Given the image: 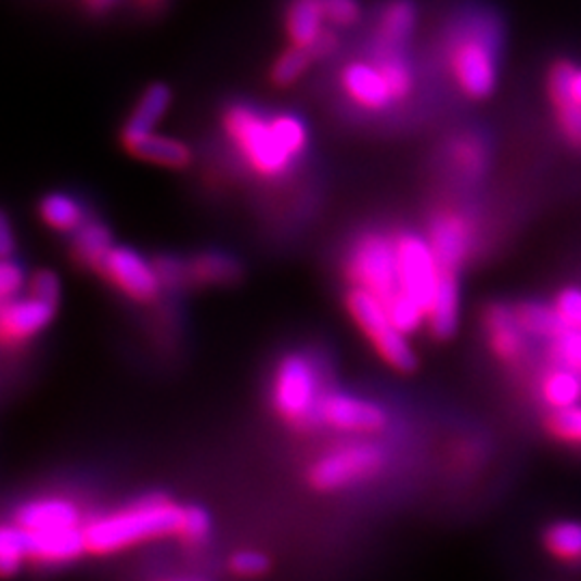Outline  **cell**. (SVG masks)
Segmentation results:
<instances>
[{
    "mask_svg": "<svg viewBox=\"0 0 581 581\" xmlns=\"http://www.w3.org/2000/svg\"><path fill=\"white\" fill-rule=\"evenodd\" d=\"M502 26L493 13L472 11L461 15L448 30V69L463 95L487 100L500 80Z\"/></svg>",
    "mask_w": 581,
    "mask_h": 581,
    "instance_id": "cell-1",
    "label": "cell"
},
{
    "mask_svg": "<svg viewBox=\"0 0 581 581\" xmlns=\"http://www.w3.org/2000/svg\"><path fill=\"white\" fill-rule=\"evenodd\" d=\"M183 506L164 495H146L115 513L93 517L85 524L87 547L91 554L108 556L146 541L177 537Z\"/></svg>",
    "mask_w": 581,
    "mask_h": 581,
    "instance_id": "cell-2",
    "label": "cell"
},
{
    "mask_svg": "<svg viewBox=\"0 0 581 581\" xmlns=\"http://www.w3.org/2000/svg\"><path fill=\"white\" fill-rule=\"evenodd\" d=\"M222 126L244 164L261 179H281L297 162L279 128L276 113L268 115L253 104L235 102L224 111Z\"/></svg>",
    "mask_w": 581,
    "mask_h": 581,
    "instance_id": "cell-3",
    "label": "cell"
},
{
    "mask_svg": "<svg viewBox=\"0 0 581 581\" xmlns=\"http://www.w3.org/2000/svg\"><path fill=\"white\" fill-rule=\"evenodd\" d=\"M325 395L321 369L308 353L285 356L272 377V405L293 427L308 429L319 423V408Z\"/></svg>",
    "mask_w": 581,
    "mask_h": 581,
    "instance_id": "cell-4",
    "label": "cell"
},
{
    "mask_svg": "<svg viewBox=\"0 0 581 581\" xmlns=\"http://www.w3.org/2000/svg\"><path fill=\"white\" fill-rule=\"evenodd\" d=\"M386 450L371 439H349L319 454L308 480L317 491H338L375 478L386 467Z\"/></svg>",
    "mask_w": 581,
    "mask_h": 581,
    "instance_id": "cell-5",
    "label": "cell"
},
{
    "mask_svg": "<svg viewBox=\"0 0 581 581\" xmlns=\"http://www.w3.org/2000/svg\"><path fill=\"white\" fill-rule=\"evenodd\" d=\"M347 310L388 366L401 373H412L416 369L418 360L408 334L395 325L386 304L379 297L360 287H351L347 293Z\"/></svg>",
    "mask_w": 581,
    "mask_h": 581,
    "instance_id": "cell-6",
    "label": "cell"
},
{
    "mask_svg": "<svg viewBox=\"0 0 581 581\" xmlns=\"http://www.w3.org/2000/svg\"><path fill=\"white\" fill-rule=\"evenodd\" d=\"M345 268L353 287L369 290L382 301H388L399 290L397 242L386 233H362L351 244Z\"/></svg>",
    "mask_w": 581,
    "mask_h": 581,
    "instance_id": "cell-7",
    "label": "cell"
},
{
    "mask_svg": "<svg viewBox=\"0 0 581 581\" xmlns=\"http://www.w3.org/2000/svg\"><path fill=\"white\" fill-rule=\"evenodd\" d=\"M395 242L399 261V290L412 295L425 308H429L437 285L446 272L441 270L427 235L401 231L395 235Z\"/></svg>",
    "mask_w": 581,
    "mask_h": 581,
    "instance_id": "cell-8",
    "label": "cell"
},
{
    "mask_svg": "<svg viewBox=\"0 0 581 581\" xmlns=\"http://www.w3.org/2000/svg\"><path fill=\"white\" fill-rule=\"evenodd\" d=\"M388 412L382 403L343 390H325L319 408V423L347 436H371L388 427Z\"/></svg>",
    "mask_w": 581,
    "mask_h": 581,
    "instance_id": "cell-9",
    "label": "cell"
},
{
    "mask_svg": "<svg viewBox=\"0 0 581 581\" xmlns=\"http://www.w3.org/2000/svg\"><path fill=\"white\" fill-rule=\"evenodd\" d=\"M427 240L436 253L441 270L456 274L472 255L476 233L472 220L463 211L454 207H443L437 209L434 218L429 220Z\"/></svg>",
    "mask_w": 581,
    "mask_h": 581,
    "instance_id": "cell-10",
    "label": "cell"
},
{
    "mask_svg": "<svg viewBox=\"0 0 581 581\" xmlns=\"http://www.w3.org/2000/svg\"><path fill=\"white\" fill-rule=\"evenodd\" d=\"M100 272L134 301H153L162 289L155 263L128 246H113L100 266Z\"/></svg>",
    "mask_w": 581,
    "mask_h": 581,
    "instance_id": "cell-11",
    "label": "cell"
},
{
    "mask_svg": "<svg viewBox=\"0 0 581 581\" xmlns=\"http://www.w3.org/2000/svg\"><path fill=\"white\" fill-rule=\"evenodd\" d=\"M340 87L345 98L366 113H386L399 104L379 65L369 54L343 67Z\"/></svg>",
    "mask_w": 581,
    "mask_h": 581,
    "instance_id": "cell-12",
    "label": "cell"
},
{
    "mask_svg": "<svg viewBox=\"0 0 581 581\" xmlns=\"http://www.w3.org/2000/svg\"><path fill=\"white\" fill-rule=\"evenodd\" d=\"M54 312V301L35 297L30 293L2 299L0 334L4 345H20L24 340H30L52 323Z\"/></svg>",
    "mask_w": 581,
    "mask_h": 581,
    "instance_id": "cell-13",
    "label": "cell"
},
{
    "mask_svg": "<svg viewBox=\"0 0 581 581\" xmlns=\"http://www.w3.org/2000/svg\"><path fill=\"white\" fill-rule=\"evenodd\" d=\"M482 327L491 353L504 364H519L528 349V334L521 327L515 306L491 304L482 314Z\"/></svg>",
    "mask_w": 581,
    "mask_h": 581,
    "instance_id": "cell-14",
    "label": "cell"
},
{
    "mask_svg": "<svg viewBox=\"0 0 581 581\" xmlns=\"http://www.w3.org/2000/svg\"><path fill=\"white\" fill-rule=\"evenodd\" d=\"M13 521L26 532H50L85 526L80 508L67 498H35L20 504Z\"/></svg>",
    "mask_w": 581,
    "mask_h": 581,
    "instance_id": "cell-15",
    "label": "cell"
},
{
    "mask_svg": "<svg viewBox=\"0 0 581 581\" xmlns=\"http://www.w3.org/2000/svg\"><path fill=\"white\" fill-rule=\"evenodd\" d=\"M26 543L28 560L39 565H67L89 552L85 526L50 532H26Z\"/></svg>",
    "mask_w": 581,
    "mask_h": 581,
    "instance_id": "cell-16",
    "label": "cell"
},
{
    "mask_svg": "<svg viewBox=\"0 0 581 581\" xmlns=\"http://www.w3.org/2000/svg\"><path fill=\"white\" fill-rule=\"evenodd\" d=\"M172 93L166 85H151L146 87L145 93L141 95L137 108L132 111L126 128H124V145L130 146L149 134H153L155 126L162 121L166 111L170 108Z\"/></svg>",
    "mask_w": 581,
    "mask_h": 581,
    "instance_id": "cell-17",
    "label": "cell"
},
{
    "mask_svg": "<svg viewBox=\"0 0 581 581\" xmlns=\"http://www.w3.org/2000/svg\"><path fill=\"white\" fill-rule=\"evenodd\" d=\"M418 24V9L414 0H388L384 2L373 41L390 43V46H408L416 33Z\"/></svg>",
    "mask_w": 581,
    "mask_h": 581,
    "instance_id": "cell-18",
    "label": "cell"
},
{
    "mask_svg": "<svg viewBox=\"0 0 581 581\" xmlns=\"http://www.w3.org/2000/svg\"><path fill=\"white\" fill-rule=\"evenodd\" d=\"M459 317H461V289L456 283V274L446 272L427 308V327L437 338H450L459 327Z\"/></svg>",
    "mask_w": 581,
    "mask_h": 581,
    "instance_id": "cell-19",
    "label": "cell"
},
{
    "mask_svg": "<svg viewBox=\"0 0 581 581\" xmlns=\"http://www.w3.org/2000/svg\"><path fill=\"white\" fill-rule=\"evenodd\" d=\"M323 22L327 20L321 0H289L285 9V33L290 46L310 50V46L325 28Z\"/></svg>",
    "mask_w": 581,
    "mask_h": 581,
    "instance_id": "cell-20",
    "label": "cell"
},
{
    "mask_svg": "<svg viewBox=\"0 0 581 581\" xmlns=\"http://www.w3.org/2000/svg\"><path fill=\"white\" fill-rule=\"evenodd\" d=\"M541 543L552 560L565 567H581L580 519H558L550 524L543 530Z\"/></svg>",
    "mask_w": 581,
    "mask_h": 581,
    "instance_id": "cell-21",
    "label": "cell"
},
{
    "mask_svg": "<svg viewBox=\"0 0 581 581\" xmlns=\"http://www.w3.org/2000/svg\"><path fill=\"white\" fill-rule=\"evenodd\" d=\"M539 395L550 410L578 405L581 401V375L567 366L552 364L539 382Z\"/></svg>",
    "mask_w": 581,
    "mask_h": 581,
    "instance_id": "cell-22",
    "label": "cell"
},
{
    "mask_svg": "<svg viewBox=\"0 0 581 581\" xmlns=\"http://www.w3.org/2000/svg\"><path fill=\"white\" fill-rule=\"evenodd\" d=\"M190 283L194 285H231L242 276V268L235 257L227 253H201L188 261Z\"/></svg>",
    "mask_w": 581,
    "mask_h": 581,
    "instance_id": "cell-23",
    "label": "cell"
},
{
    "mask_svg": "<svg viewBox=\"0 0 581 581\" xmlns=\"http://www.w3.org/2000/svg\"><path fill=\"white\" fill-rule=\"evenodd\" d=\"M39 216L50 229L61 233H76L87 222L80 201L65 192H52L43 196L39 203Z\"/></svg>",
    "mask_w": 581,
    "mask_h": 581,
    "instance_id": "cell-24",
    "label": "cell"
},
{
    "mask_svg": "<svg viewBox=\"0 0 581 581\" xmlns=\"http://www.w3.org/2000/svg\"><path fill=\"white\" fill-rule=\"evenodd\" d=\"M128 151H132L141 159L159 164V166H168V168H183L192 159L190 146L183 145L177 139L159 137L155 132L141 139V141H137V143H132L128 146Z\"/></svg>",
    "mask_w": 581,
    "mask_h": 581,
    "instance_id": "cell-25",
    "label": "cell"
},
{
    "mask_svg": "<svg viewBox=\"0 0 581 581\" xmlns=\"http://www.w3.org/2000/svg\"><path fill=\"white\" fill-rule=\"evenodd\" d=\"M113 235L102 222H85L74 233V255L80 263L100 270L106 255L113 250Z\"/></svg>",
    "mask_w": 581,
    "mask_h": 581,
    "instance_id": "cell-26",
    "label": "cell"
},
{
    "mask_svg": "<svg viewBox=\"0 0 581 581\" xmlns=\"http://www.w3.org/2000/svg\"><path fill=\"white\" fill-rule=\"evenodd\" d=\"M515 314L526 330L528 336L550 340L563 325L556 317V310L552 304L541 301H521L515 306Z\"/></svg>",
    "mask_w": 581,
    "mask_h": 581,
    "instance_id": "cell-27",
    "label": "cell"
},
{
    "mask_svg": "<svg viewBox=\"0 0 581 581\" xmlns=\"http://www.w3.org/2000/svg\"><path fill=\"white\" fill-rule=\"evenodd\" d=\"M28 560L26 532L15 524H4L0 530V573L4 578L15 576Z\"/></svg>",
    "mask_w": 581,
    "mask_h": 581,
    "instance_id": "cell-28",
    "label": "cell"
},
{
    "mask_svg": "<svg viewBox=\"0 0 581 581\" xmlns=\"http://www.w3.org/2000/svg\"><path fill=\"white\" fill-rule=\"evenodd\" d=\"M450 162L461 175L476 179L487 168V149L478 137H459L450 145Z\"/></svg>",
    "mask_w": 581,
    "mask_h": 581,
    "instance_id": "cell-29",
    "label": "cell"
},
{
    "mask_svg": "<svg viewBox=\"0 0 581 581\" xmlns=\"http://www.w3.org/2000/svg\"><path fill=\"white\" fill-rule=\"evenodd\" d=\"M314 56L308 48H299V46H290L287 50H283L279 54V59L274 61L272 69H270V80L276 87H290L295 85L306 69L312 65Z\"/></svg>",
    "mask_w": 581,
    "mask_h": 581,
    "instance_id": "cell-30",
    "label": "cell"
},
{
    "mask_svg": "<svg viewBox=\"0 0 581 581\" xmlns=\"http://www.w3.org/2000/svg\"><path fill=\"white\" fill-rule=\"evenodd\" d=\"M386 308H388V314L392 317L395 325L405 332L408 336L410 334H416L423 325H427V308L414 299L412 295L403 293V290H397L388 301H384Z\"/></svg>",
    "mask_w": 581,
    "mask_h": 581,
    "instance_id": "cell-31",
    "label": "cell"
},
{
    "mask_svg": "<svg viewBox=\"0 0 581 581\" xmlns=\"http://www.w3.org/2000/svg\"><path fill=\"white\" fill-rule=\"evenodd\" d=\"M543 425L552 439L581 448V403L571 408L550 410Z\"/></svg>",
    "mask_w": 581,
    "mask_h": 581,
    "instance_id": "cell-32",
    "label": "cell"
},
{
    "mask_svg": "<svg viewBox=\"0 0 581 581\" xmlns=\"http://www.w3.org/2000/svg\"><path fill=\"white\" fill-rule=\"evenodd\" d=\"M547 343L552 364L567 366L581 375V330L560 327Z\"/></svg>",
    "mask_w": 581,
    "mask_h": 581,
    "instance_id": "cell-33",
    "label": "cell"
},
{
    "mask_svg": "<svg viewBox=\"0 0 581 581\" xmlns=\"http://www.w3.org/2000/svg\"><path fill=\"white\" fill-rule=\"evenodd\" d=\"M209 530H211V519H209V513L196 504H190V506H183V517H181V526H179V539L190 545V547H196L201 543L207 541L209 537Z\"/></svg>",
    "mask_w": 581,
    "mask_h": 581,
    "instance_id": "cell-34",
    "label": "cell"
},
{
    "mask_svg": "<svg viewBox=\"0 0 581 581\" xmlns=\"http://www.w3.org/2000/svg\"><path fill=\"white\" fill-rule=\"evenodd\" d=\"M554 310L563 327L581 330V289L569 287L554 297Z\"/></svg>",
    "mask_w": 581,
    "mask_h": 581,
    "instance_id": "cell-35",
    "label": "cell"
},
{
    "mask_svg": "<svg viewBox=\"0 0 581 581\" xmlns=\"http://www.w3.org/2000/svg\"><path fill=\"white\" fill-rule=\"evenodd\" d=\"M325 20L336 28L356 26L362 17V7L358 0H321Z\"/></svg>",
    "mask_w": 581,
    "mask_h": 581,
    "instance_id": "cell-36",
    "label": "cell"
},
{
    "mask_svg": "<svg viewBox=\"0 0 581 581\" xmlns=\"http://www.w3.org/2000/svg\"><path fill=\"white\" fill-rule=\"evenodd\" d=\"M229 567L235 576L242 578H261L270 571V560L266 554L261 552H253V550H242L235 552L229 560Z\"/></svg>",
    "mask_w": 581,
    "mask_h": 581,
    "instance_id": "cell-37",
    "label": "cell"
},
{
    "mask_svg": "<svg viewBox=\"0 0 581 581\" xmlns=\"http://www.w3.org/2000/svg\"><path fill=\"white\" fill-rule=\"evenodd\" d=\"M28 287L26 274L17 261L11 257H4L0 263V295L2 299H11L22 295V290Z\"/></svg>",
    "mask_w": 581,
    "mask_h": 581,
    "instance_id": "cell-38",
    "label": "cell"
},
{
    "mask_svg": "<svg viewBox=\"0 0 581 581\" xmlns=\"http://www.w3.org/2000/svg\"><path fill=\"white\" fill-rule=\"evenodd\" d=\"M155 268H157V274H159V281H162V287H183L190 283V268H188V261L183 259H177V257H159L155 261Z\"/></svg>",
    "mask_w": 581,
    "mask_h": 581,
    "instance_id": "cell-39",
    "label": "cell"
},
{
    "mask_svg": "<svg viewBox=\"0 0 581 581\" xmlns=\"http://www.w3.org/2000/svg\"><path fill=\"white\" fill-rule=\"evenodd\" d=\"M28 293L35 295V297H41V299H48V301L56 304L59 297H61V283H59L54 272L41 270L28 281Z\"/></svg>",
    "mask_w": 581,
    "mask_h": 581,
    "instance_id": "cell-40",
    "label": "cell"
},
{
    "mask_svg": "<svg viewBox=\"0 0 581 581\" xmlns=\"http://www.w3.org/2000/svg\"><path fill=\"white\" fill-rule=\"evenodd\" d=\"M338 46H340L338 33L334 28H323L321 35L317 37V41L310 46V52H312L314 61H319V59H325V56L334 54L338 50Z\"/></svg>",
    "mask_w": 581,
    "mask_h": 581,
    "instance_id": "cell-41",
    "label": "cell"
},
{
    "mask_svg": "<svg viewBox=\"0 0 581 581\" xmlns=\"http://www.w3.org/2000/svg\"><path fill=\"white\" fill-rule=\"evenodd\" d=\"M0 255L2 259L13 255V231H11V222L7 216H2L0 220Z\"/></svg>",
    "mask_w": 581,
    "mask_h": 581,
    "instance_id": "cell-42",
    "label": "cell"
},
{
    "mask_svg": "<svg viewBox=\"0 0 581 581\" xmlns=\"http://www.w3.org/2000/svg\"><path fill=\"white\" fill-rule=\"evenodd\" d=\"M87 2V7L91 9V11H106V9H111L117 0H85Z\"/></svg>",
    "mask_w": 581,
    "mask_h": 581,
    "instance_id": "cell-43",
    "label": "cell"
},
{
    "mask_svg": "<svg viewBox=\"0 0 581 581\" xmlns=\"http://www.w3.org/2000/svg\"><path fill=\"white\" fill-rule=\"evenodd\" d=\"M137 2L145 11H159L166 4V0H137Z\"/></svg>",
    "mask_w": 581,
    "mask_h": 581,
    "instance_id": "cell-44",
    "label": "cell"
}]
</instances>
